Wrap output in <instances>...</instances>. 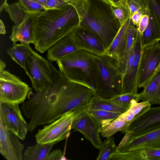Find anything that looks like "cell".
I'll return each mask as SVG.
<instances>
[{
	"mask_svg": "<svg viewBox=\"0 0 160 160\" xmlns=\"http://www.w3.org/2000/svg\"><path fill=\"white\" fill-rule=\"evenodd\" d=\"M52 80L39 91L31 93L22 104L28 131L49 124L71 110L84 108L87 103L86 93L79 84L65 78L50 61Z\"/></svg>",
	"mask_w": 160,
	"mask_h": 160,
	"instance_id": "cell-1",
	"label": "cell"
},
{
	"mask_svg": "<svg viewBox=\"0 0 160 160\" xmlns=\"http://www.w3.org/2000/svg\"><path fill=\"white\" fill-rule=\"evenodd\" d=\"M79 23L78 12L71 4L46 10L35 15L32 36L35 49L44 53L69 35L79 25Z\"/></svg>",
	"mask_w": 160,
	"mask_h": 160,
	"instance_id": "cell-2",
	"label": "cell"
},
{
	"mask_svg": "<svg viewBox=\"0 0 160 160\" xmlns=\"http://www.w3.org/2000/svg\"><path fill=\"white\" fill-rule=\"evenodd\" d=\"M79 25L94 33L106 51L121 27L111 5L105 0H73Z\"/></svg>",
	"mask_w": 160,
	"mask_h": 160,
	"instance_id": "cell-3",
	"label": "cell"
},
{
	"mask_svg": "<svg viewBox=\"0 0 160 160\" xmlns=\"http://www.w3.org/2000/svg\"><path fill=\"white\" fill-rule=\"evenodd\" d=\"M98 56L78 50L56 62L59 72L67 79L85 85L95 91L99 76Z\"/></svg>",
	"mask_w": 160,
	"mask_h": 160,
	"instance_id": "cell-4",
	"label": "cell"
},
{
	"mask_svg": "<svg viewBox=\"0 0 160 160\" xmlns=\"http://www.w3.org/2000/svg\"><path fill=\"white\" fill-rule=\"evenodd\" d=\"M99 76L94 96L107 99L122 94V76L119 71V62L105 54L98 56Z\"/></svg>",
	"mask_w": 160,
	"mask_h": 160,
	"instance_id": "cell-5",
	"label": "cell"
},
{
	"mask_svg": "<svg viewBox=\"0 0 160 160\" xmlns=\"http://www.w3.org/2000/svg\"><path fill=\"white\" fill-rule=\"evenodd\" d=\"M82 109L68 111L39 129L35 136L37 143H52L54 145L67 139L70 134L72 121Z\"/></svg>",
	"mask_w": 160,
	"mask_h": 160,
	"instance_id": "cell-6",
	"label": "cell"
},
{
	"mask_svg": "<svg viewBox=\"0 0 160 160\" xmlns=\"http://www.w3.org/2000/svg\"><path fill=\"white\" fill-rule=\"evenodd\" d=\"M24 69L31 81L32 88L36 92L43 88L52 80L50 61L34 51L27 57Z\"/></svg>",
	"mask_w": 160,
	"mask_h": 160,
	"instance_id": "cell-7",
	"label": "cell"
},
{
	"mask_svg": "<svg viewBox=\"0 0 160 160\" xmlns=\"http://www.w3.org/2000/svg\"><path fill=\"white\" fill-rule=\"evenodd\" d=\"M31 90L27 83L8 71L0 72V101L23 104Z\"/></svg>",
	"mask_w": 160,
	"mask_h": 160,
	"instance_id": "cell-8",
	"label": "cell"
},
{
	"mask_svg": "<svg viewBox=\"0 0 160 160\" xmlns=\"http://www.w3.org/2000/svg\"><path fill=\"white\" fill-rule=\"evenodd\" d=\"M160 72L159 42L143 47L138 73V88L144 87Z\"/></svg>",
	"mask_w": 160,
	"mask_h": 160,
	"instance_id": "cell-9",
	"label": "cell"
},
{
	"mask_svg": "<svg viewBox=\"0 0 160 160\" xmlns=\"http://www.w3.org/2000/svg\"><path fill=\"white\" fill-rule=\"evenodd\" d=\"M0 122L7 129L24 140L28 130L18 104L0 101Z\"/></svg>",
	"mask_w": 160,
	"mask_h": 160,
	"instance_id": "cell-10",
	"label": "cell"
},
{
	"mask_svg": "<svg viewBox=\"0 0 160 160\" xmlns=\"http://www.w3.org/2000/svg\"><path fill=\"white\" fill-rule=\"evenodd\" d=\"M101 125L91 114L87 108L72 121L71 129L82 133L96 148L99 149L102 143L99 137Z\"/></svg>",
	"mask_w": 160,
	"mask_h": 160,
	"instance_id": "cell-11",
	"label": "cell"
},
{
	"mask_svg": "<svg viewBox=\"0 0 160 160\" xmlns=\"http://www.w3.org/2000/svg\"><path fill=\"white\" fill-rule=\"evenodd\" d=\"M70 35L77 48L98 56L106 53V50L98 38L92 32L79 25Z\"/></svg>",
	"mask_w": 160,
	"mask_h": 160,
	"instance_id": "cell-12",
	"label": "cell"
},
{
	"mask_svg": "<svg viewBox=\"0 0 160 160\" xmlns=\"http://www.w3.org/2000/svg\"><path fill=\"white\" fill-rule=\"evenodd\" d=\"M160 128V107H151L122 132H129L134 136H138Z\"/></svg>",
	"mask_w": 160,
	"mask_h": 160,
	"instance_id": "cell-13",
	"label": "cell"
},
{
	"mask_svg": "<svg viewBox=\"0 0 160 160\" xmlns=\"http://www.w3.org/2000/svg\"><path fill=\"white\" fill-rule=\"evenodd\" d=\"M0 122V153L7 160H22L24 145Z\"/></svg>",
	"mask_w": 160,
	"mask_h": 160,
	"instance_id": "cell-14",
	"label": "cell"
},
{
	"mask_svg": "<svg viewBox=\"0 0 160 160\" xmlns=\"http://www.w3.org/2000/svg\"><path fill=\"white\" fill-rule=\"evenodd\" d=\"M134 46V55L133 64L129 70L122 76V94L132 93L136 95L138 94V78L143 48L141 34L138 31Z\"/></svg>",
	"mask_w": 160,
	"mask_h": 160,
	"instance_id": "cell-15",
	"label": "cell"
},
{
	"mask_svg": "<svg viewBox=\"0 0 160 160\" xmlns=\"http://www.w3.org/2000/svg\"><path fill=\"white\" fill-rule=\"evenodd\" d=\"M146 148H160V128L138 136L132 135L119 152Z\"/></svg>",
	"mask_w": 160,
	"mask_h": 160,
	"instance_id": "cell-16",
	"label": "cell"
},
{
	"mask_svg": "<svg viewBox=\"0 0 160 160\" xmlns=\"http://www.w3.org/2000/svg\"><path fill=\"white\" fill-rule=\"evenodd\" d=\"M110 158V160H160V148H146L123 152H116Z\"/></svg>",
	"mask_w": 160,
	"mask_h": 160,
	"instance_id": "cell-17",
	"label": "cell"
},
{
	"mask_svg": "<svg viewBox=\"0 0 160 160\" xmlns=\"http://www.w3.org/2000/svg\"><path fill=\"white\" fill-rule=\"evenodd\" d=\"M34 15L28 14L22 23L13 26L9 38L13 44L18 41L23 44L33 43L32 27Z\"/></svg>",
	"mask_w": 160,
	"mask_h": 160,
	"instance_id": "cell-18",
	"label": "cell"
},
{
	"mask_svg": "<svg viewBox=\"0 0 160 160\" xmlns=\"http://www.w3.org/2000/svg\"><path fill=\"white\" fill-rule=\"evenodd\" d=\"M70 34L58 41L48 50L47 58L48 60L56 62L79 50L74 44Z\"/></svg>",
	"mask_w": 160,
	"mask_h": 160,
	"instance_id": "cell-19",
	"label": "cell"
},
{
	"mask_svg": "<svg viewBox=\"0 0 160 160\" xmlns=\"http://www.w3.org/2000/svg\"><path fill=\"white\" fill-rule=\"evenodd\" d=\"M131 18L121 26L106 53L118 60L119 62L122 58L126 45L127 32Z\"/></svg>",
	"mask_w": 160,
	"mask_h": 160,
	"instance_id": "cell-20",
	"label": "cell"
},
{
	"mask_svg": "<svg viewBox=\"0 0 160 160\" xmlns=\"http://www.w3.org/2000/svg\"><path fill=\"white\" fill-rule=\"evenodd\" d=\"M143 88V91L136 96L135 101L137 102L140 100L147 101L151 106L155 104L160 105V73Z\"/></svg>",
	"mask_w": 160,
	"mask_h": 160,
	"instance_id": "cell-21",
	"label": "cell"
},
{
	"mask_svg": "<svg viewBox=\"0 0 160 160\" xmlns=\"http://www.w3.org/2000/svg\"><path fill=\"white\" fill-rule=\"evenodd\" d=\"M148 25L142 34L141 40L143 47L154 44L160 41V29L153 13L150 11Z\"/></svg>",
	"mask_w": 160,
	"mask_h": 160,
	"instance_id": "cell-22",
	"label": "cell"
},
{
	"mask_svg": "<svg viewBox=\"0 0 160 160\" xmlns=\"http://www.w3.org/2000/svg\"><path fill=\"white\" fill-rule=\"evenodd\" d=\"M137 28L133 24L131 19L128 30L126 46L123 56L119 62V71L123 76L132 48L134 46L137 33Z\"/></svg>",
	"mask_w": 160,
	"mask_h": 160,
	"instance_id": "cell-23",
	"label": "cell"
},
{
	"mask_svg": "<svg viewBox=\"0 0 160 160\" xmlns=\"http://www.w3.org/2000/svg\"><path fill=\"white\" fill-rule=\"evenodd\" d=\"M54 145L52 143H36L31 146H28L24 152L23 160H46Z\"/></svg>",
	"mask_w": 160,
	"mask_h": 160,
	"instance_id": "cell-24",
	"label": "cell"
},
{
	"mask_svg": "<svg viewBox=\"0 0 160 160\" xmlns=\"http://www.w3.org/2000/svg\"><path fill=\"white\" fill-rule=\"evenodd\" d=\"M29 44H13L7 50L10 57L23 69L26 58L28 55L33 51Z\"/></svg>",
	"mask_w": 160,
	"mask_h": 160,
	"instance_id": "cell-25",
	"label": "cell"
},
{
	"mask_svg": "<svg viewBox=\"0 0 160 160\" xmlns=\"http://www.w3.org/2000/svg\"><path fill=\"white\" fill-rule=\"evenodd\" d=\"M87 108L88 109L102 110L121 114L127 110L122 108L109 99L93 96L91 99Z\"/></svg>",
	"mask_w": 160,
	"mask_h": 160,
	"instance_id": "cell-26",
	"label": "cell"
},
{
	"mask_svg": "<svg viewBox=\"0 0 160 160\" xmlns=\"http://www.w3.org/2000/svg\"><path fill=\"white\" fill-rule=\"evenodd\" d=\"M130 123L123 119L120 115L108 124L101 127L99 131L103 137L109 138L118 131L125 130Z\"/></svg>",
	"mask_w": 160,
	"mask_h": 160,
	"instance_id": "cell-27",
	"label": "cell"
},
{
	"mask_svg": "<svg viewBox=\"0 0 160 160\" xmlns=\"http://www.w3.org/2000/svg\"><path fill=\"white\" fill-rule=\"evenodd\" d=\"M3 9L9 14L10 19L16 25L22 23L28 14L18 2L11 4L7 3L5 5Z\"/></svg>",
	"mask_w": 160,
	"mask_h": 160,
	"instance_id": "cell-28",
	"label": "cell"
},
{
	"mask_svg": "<svg viewBox=\"0 0 160 160\" xmlns=\"http://www.w3.org/2000/svg\"><path fill=\"white\" fill-rule=\"evenodd\" d=\"M88 110L91 114L101 125V127L110 123L118 118L121 114L118 112L102 110Z\"/></svg>",
	"mask_w": 160,
	"mask_h": 160,
	"instance_id": "cell-29",
	"label": "cell"
},
{
	"mask_svg": "<svg viewBox=\"0 0 160 160\" xmlns=\"http://www.w3.org/2000/svg\"><path fill=\"white\" fill-rule=\"evenodd\" d=\"M46 0H18L19 5L28 14H37L45 10Z\"/></svg>",
	"mask_w": 160,
	"mask_h": 160,
	"instance_id": "cell-30",
	"label": "cell"
},
{
	"mask_svg": "<svg viewBox=\"0 0 160 160\" xmlns=\"http://www.w3.org/2000/svg\"><path fill=\"white\" fill-rule=\"evenodd\" d=\"M117 147L112 137L107 138L101 145L97 160H110L111 155L117 151Z\"/></svg>",
	"mask_w": 160,
	"mask_h": 160,
	"instance_id": "cell-31",
	"label": "cell"
},
{
	"mask_svg": "<svg viewBox=\"0 0 160 160\" xmlns=\"http://www.w3.org/2000/svg\"><path fill=\"white\" fill-rule=\"evenodd\" d=\"M111 6L121 26L131 17L130 10L125 1L118 6H115L111 5Z\"/></svg>",
	"mask_w": 160,
	"mask_h": 160,
	"instance_id": "cell-32",
	"label": "cell"
},
{
	"mask_svg": "<svg viewBox=\"0 0 160 160\" xmlns=\"http://www.w3.org/2000/svg\"><path fill=\"white\" fill-rule=\"evenodd\" d=\"M129 8L131 16L137 12L149 15L150 11L146 0H125Z\"/></svg>",
	"mask_w": 160,
	"mask_h": 160,
	"instance_id": "cell-33",
	"label": "cell"
},
{
	"mask_svg": "<svg viewBox=\"0 0 160 160\" xmlns=\"http://www.w3.org/2000/svg\"><path fill=\"white\" fill-rule=\"evenodd\" d=\"M136 95L132 93H129L122 94L109 100L118 105L128 110L131 105L132 100H135Z\"/></svg>",
	"mask_w": 160,
	"mask_h": 160,
	"instance_id": "cell-34",
	"label": "cell"
},
{
	"mask_svg": "<svg viewBox=\"0 0 160 160\" xmlns=\"http://www.w3.org/2000/svg\"><path fill=\"white\" fill-rule=\"evenodd\" d=\"M149 10L154 15L160 29V0H146Z\"/></svg>",
	"mask_w": 160,
	"mask_h": 160,
	"instance_id": "cell-35",
	"label": "cell"
},
{
	"mask_svg": "<svg viewBox=\"0 0 160 160\" xmlns=\"http://www.w3.org/2000/svg\"><path fill=\"white\" fill-rule=\"evenodd\" d=\"M73 0H46L44 5L45 9L47 10L70 4Z\"/></svg>",
	"mask_w": 160,
	"mask_h": 160,
	"instance_id": "cell-36",
	"label": "cell"
},
{
	"mask_svg": "<svg viewBox=\"0 0 160 160\" xmlns=\"http://www.w3.org/2000/svg\"><path fill=\"white\" fill-rule=\"evenodd\" d=\"M64 158L63 152L61 150L57 149L50 152L46 160H61L63 159Z\"/></svg>",
	"mask_w": 160,
	"mask_h": 160,
	"instance_id": "cell-37",
	"label": "cell"
},
{
	"mask_svg": "<svg viewBox=\"0 0 160 160\" xmlns=\"http://www.w3.org/2000/svg\"><path fill=\"white\" fill-rule=\"evenodd\" d=\"M149 21V15H143L139 22L138 27L137 28L138 31L142 34L148 27Z\"/></svg>",
	"mask_w": 160,
	"mask_h": 160,
	"instance_id": "cell-38",
	"label": "cell"
},
{
	"mask_svg": "<svg viewBox=\"0 0 160 160\" xmlns=\"http://www.w3.org/2000/svg\"><path fill=\"white\" fill-rule=\"evenodd\" d=\"M143 15L141 12H137L133 14L131 17V19L133 24L137 28L140 20Z\"/></svg>",
	"mask_w": 160,
	"mask_h": 160,
	"instance_id": "cell-39",
	"label": "cell"
},
{
	"mask_svg": "<svg viewBox=\"0 0 160 160\" xmlns=\"http://www.w3.org/2000/svg\"><path fill=\"white\" fill-rule=\"evenodd\" d=\"M125 135L117 147V151L118 152L121 148L126 144L130 137L132 133L129 132H125Z\"/></svg>",
	"mask_w": 160,
	"mask_h": 160,
	"instance_id": "cell-40",
	"label": "cell"
},
{
	"mask_svg": "<svg viewBox=\"0 0 160 160\" xmlns=\"http://www.w3.org/2000/svg\"><path fill=\"white\" fill-rule=\"evenodd\" d=\"M111 5L116 6H118L124 2L125 0H105Z\"/></svg>",
	"mask_w": 160,
	"mask_h": 160,
	"instance_id": "cell-41",
	"label": "cell"
},
{
	"mask_svg": "<svg viewBox=\"0 0 160 160\" xmlns=\"http://www.w3.org/2000/svg\"><path fill=\"white\" fill-rule=\"evenodd\" d=\"M0 33L2 34H5L6 33L5 26L1 20H0Z\"/></svg>",
	"mask_w": 160,
	"mask_h": 160,
	"instance_id": "cell-42",
	"label": "cell"
},
{
	"mask_svg": "<svg viewBox=\"0 0 160 160\" xmlns=\"http://www.w3.org/2000/svg\"><path fill=\"white\" fill-rule=\"evenodd\" d=\"M7 0H0V12H1L5 5L7 3Z\"/></svg>",
	"mask_w": 160,
	"mask_h": 160,
	"instance_id": "cell-43",
	"label": "cell"
},
{
	"mask_svg": "<svg viewBox=\"0 0 160 160\" xmlns=\"http://www.w3.org/2000/svg\"><path fill=\"white\" fill-rule=\"evenodd\" d=\"M6 65L4 62L1 59L0 60V72L5 70Z\"/></svg>",
	"mask_w": 160,
	"mask_h": 160,
	"instance_id": "cell-44",
	"label": "cell"
}]
</instances>
